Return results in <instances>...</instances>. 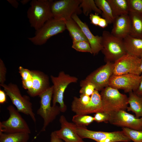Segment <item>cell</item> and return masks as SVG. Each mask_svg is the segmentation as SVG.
I'll return each instance as SVG.
<instances>
[{
  "mask_svg": "<svg viewBox=\"0 0 142 142\" xmlns=\"http://www.w3.org/2000/svg\"><path fill=\"white\" fill-rule=\"evenodd\" d=\"M140 58V64L139 68V73L140 75L142 72V55Z\"/></svg>",
  "mask_w": 142,
  "mask_h": 142,
  "instance_id": "obj_42",
  "label": "cell"
},
{
  "mask_svg": "<svg viewBox=\"0 0 142 142\" xmlns=\"http://www.w3.org/2000/svg\"><path fill=\"white\" fill-rule=\"evenodd\" d=\"M7 70L3 61L0 59V85L4 84L6 81Z\"/></svg>",
  "mask_w": 142,
  "mask_h": 142,
  "instance_id": "obj_35",
  "label": "cell"
},
{
  "mask_svg": "<svg viewBox=\"0 0 142 142\" xmlns=\"http://www.w3.org/2000/svg\"><path fill=\"white\" fill-rule=\"evenodd\" d=\"M65 29V20L53 18L36 31L34 36L28 38V39L35 45H41L45 43L52 37L62 33Z\"/></svg>",
  "mask_w": 142,
  "mask_h": 142,
  "instance_id": "obj_4",
  "label": "cell"
},
{
  "mask_svg": "<svg viewBox=\"0 0 142 142\" xmlns=\"http://www.w3.org/2000/svg\"><path fill=\"white\" fill-rule=\"evenodd\" d=\"M101 18L98 14L91 13L89 14V18L91 23L96 26H98Z\"/></svg>",
  "mask_w": 142,
  "mask_h": 142,
  "instance_id": "obj_36",
  "label": "cell"
},
{
  "mask_svg": "<svg viewBox=\"0 0 142 142\" xmlns=\"http://www.w3.org/2000/svg\"><path fill=\"white\" fill-rule=\"evenodd\" d=\"M59 121L61 128L54 131L57 137L65 142H85L76 131L74 123L68 122L63 115L61 116Z\"/></svg>",
  "mask_w": 142,
  "mask_h": 142,
  "instance_id": "obj_16",
  "label": "cell"
},
{
  "mask_svg": "<svg viewBox=\"0 0 142 142\" xmlns=\"http://www.w3.org/2000/svg\"><path fill=\"white\" fill-rule=\"evenodd\" d=\"M129 12L142 15V0H128Z\"/></svg>",
  "mask_w": 142,
  "mask_h": 142,
  "instance_id": "obj_32",
  "label": "cell"
},
{
  "mask_svg": "<svg viewBox=\"0 0 142 142\" xmlns=\"http://www.w3.org/2000/svg\"><path fill=\"white\" fill-rule=\"evenodd\" d=\"M18 69L19 72L21 77L22 82L28 80L32 78L31 70L24 68L21 66L19 67Z\"/></svg>",
  "mask_w": 142,
  "mask_h": 142,
  "instance_id": "obj_34",
  "label": "cell"
},
{
  "mask_svg": "<svg viewBox=\"0 0 142 142\" xmlns=\"http://www.w3.org/2000/svg\"><path fill=\"white\" fill-rule=\"evenodd\" d=\"M103 112L109 115L120 110H126L128 107V98L118 89L108 86L100 94Z\"/></svg>",
  "mask_w": 142,
  "mask_h": 142,
  "instance_id": "obj_2",
  "label": "cell"
},
{
  "mask_svg": "<svg viewBox=\"0 0 142 142\" xmlns=\"http://www.w3.org/2000/svg\"><path fill=\"white\" fill-rule=\"evenodd\" d=\"M30 0H22L20 2L23 5H25L27 4Z\"/></svg>",
  "mask_w": 142,
  "mask_h": 142,
  "instance_id": "obj_43",
  "label": "cell"
},
{
  "mask_svg": "<svg viewBox=\"0 0 142 142\" xmlns=\"http://www.w3.org/2000/svg\"><path fill=\"white\" fill-rule=\"evenodd\" d=\"M123 40L127 53L140 58L142 55V39L128 35Z\"/></svg>",
  "mask_w": 142,
  "mask_h": 142,
  "instance_id": "obj_20",
  "label": "cell"
},
{
  "mask_svg": "<svg viewBox=\"0 0 142 142\" xmlns=\"http://www.w3.org/2000/svg\"><path fill=\"white\" fill-rule=\"evenodd\" d=\"M50 142H63L62 139L57 137L54 131L52 132L50 135Z\"/></svg>",
  "mask_w": 142,
  "mask_h": 142,
  "instance_id": "obj_38",
  "label": "cell"
},
{
  "mask_svg": "<svg viewBox=\"0 0 142 142\" xmlns=\"http://www.w3.org/2000/svg\"><path fill=\"white\" fill-rule=\"evenodd\" d=\"M128 15L131 24L129 35L142 39V15L131 12Z\"/></svg>",
  "mask_w": 142,
  "mask_h": 142,
  "instance_id": "obj_22",
  "label": "cell"
},
{
  "mask_svg": "<svg viewBox=\"0 0 142 142\" xmlns=\"http://www.w3.org/2000/svg\"><path fill=\"white\" fill-rule=\"evenodd\" d=\"M95 3L102 12V15L109 24L113 23L115 17L107 0H95Z\"/></svg>",
  "mask_w": 142,
  "mask_h": 142,
  "instance_id": "obj_25",
  "label": "cell"
},
{
  "mask_svg": "<svg viewBox=\"0 0 142 142\" xmlns=\"http://www.w3.org/2000/svg\"><path fill=\"white\" fill-rule=\"evenodd\" d=\"M53 92L52 86L39 96L40 98V106L37 113L42 118L44 121L43 127L39 133L45 131L49 124L61 112L59 106L51 105Z\"/></svg>",
  "mask_w": 142,
  "mask_h": 142,
  "instance_id": "obj_7",
  "label": "cell"
},
{
  "mask_svg": "<svg viewBox=\"0 0 142 142\" xmlns=\"http://www.w3.org/2000/svg\"><path fill=\"white\" fill-rule=\"evenodd\" d=\"M73 122L77 126L86 127L94 121V117L87 115L76 114L72 119Z\"/></svg>",
  "mask_w": 142,
  "mask_h": 142,
  "instance_id": "obj_28",
  "label": "cell"
},
{
  "mask_svg": "<svg viewBox=\"0 0 142 142\" xmlns=\"http://www.w3.org/2000/svg\"><path fill=\"white\" fill-rule=\"evenodd\" d=\"M140 76L141 80L140 84L138 89L134 92L138 95L142 96V72Z\"/></svg>",
  "mask_w": 142,
  "mask_h": 142,
  "instance_id": "obj_40",
  "label": "cell"
},
{
  "mask_svg": "<svg viewBox=\"0 0 142 142\" xmlns=\"http://www.w3.org/2000/svg\"><path fill=\"white\" fill-rule=\"evenodd\" d=\"M0 86L3 88L7 95L10 98L18 111L29 115L36 123L35 115L29 97L25 95L22 96L18 87L16 84L10 83L6 85L4 84Z\"/></svg>",
  "mask_w": 142,
  "mask_h": 142,
  "instance_id": "obj_5",
  "label": "cell"
},
{
  "mask_svg": "<svg viewBox=\"0 0 142 142\" xmlns=\"http://www.w3.org/2000/svg\"><path fill=\"white\" fill-rule=\"evenodd\" d=\"M81 88L79 93L81 94H85L91 96L95 90V87L92 83L85 79L80 82Z\"/></svg>",
  "mask_w": 142,
  "mask_h": 142,
  "instance_id": "obj_30",
  "label": "cell"
},
{
  "mask_svg": "<svg viewBox=\"0 0 142 142\" xmlns=\"http://www.w3.org/2000/svg\"><path fill=\"white\" fill-rule=\"evenodd\" d=\"M81 1V0L53 1L51 10L53 18L66 21L71 19L73 14H81L82 11L79 5Z\"/></svg>",
  "mask_w": 142,
  "mask_h": 142,
  "instance_id": "obj_10",
  "label": "cell"
},
{
  "mask_svg": "<svg viewBox=\"0 0 142 142\" xmlns=\"http://www.w3.org/2000/svg\"><path fill=\"white\" fill-rule=\"evenodd\" d=\"M9 117L7 120L0 122V131L6 133H26L31 130L26 121L16 109L10 105L7 108Z\"/></svg>",
  "mask_w": 142,
  "mask_h": 142,
  "instance_id": "obj_9",
  "label": "cell"
},
{
  "mask_svg": "<svg viewBox=\"0 0 142 142\" xmlns=\"http://www.w3.org/2000/svg\"><path fill=\"white\" fill-rule=\"evenodd\" d=\"M72 18L80 27L88 40L92 49V54L94 55L98 54L103 48L102 36L93 34L88 25L83 22L77 14H73Z\"/></svg>",
  "mask_w": 142,
  "mask_h": 142,
  "instance_id": "obj_17",
  "label": "cell"
},
{
  "mask_svg": "<svg viewBox=\"0 0 142 142\" xmlns=\"http://www.w3.org/2000/svg\"><path fill=\"white\" fill-rule=\"evenodd\" d=\"M66 29L69 32L73 41L88 42L80 27L72 18L65 21Z\"/></svg>",
  "mask_w": 142,
  "mask_h": 142,
  "instance_id": "obj_23",
  "label": "cell"
},
{
  "mask_svg": "<svg viewBox=\"0 0 142 142\" xmlns=\"http://www.w3.org/2000/svg\"><path fill=\"white\" fill-rule=\"evenodd\" d=\"M113 23V27L110 32L113 35L123 39L129 35L131 24L128 14L116 17Z\"/></svg>",
  "mask_w": 142,
  "mask_h": 142,
  "instance_id": "obj_19",
  "label": "cell"
},
{
  "mask_svg": "<svg viewBox=\"0 0 142 142\" xmlns=\"http://www.w3.org/2000/svg\"><path fill=\"white\" fill-rule=\"evenodd\" d=\"M50 78L53 84L52 106H55L57 103H58L61 112H64L67 110L63 100L65 90L69 84L77 83L78 79L76 77L70 76L62 71L59 73L57 77L51 75Z\"/></svg>",
  "mask_w": 142,
  "mask_h": 142,
  "instance_id": "obj_6",
  "label": "cell"
},
{
  "mask_svg": "<svg viewBox=\"0 0 142 142\" xmlns=\"http://www.w3.org/2000/svg\"><path fill=\"white\" fill-rule=\"evenodd\" d=\"M75 130L82 139H90L97 142H128L131 141L122 130L111 132L96 131L76 125Z\"/></svg>",
  "mask_w": 142,
  "mask_h": 142,
  "instance_id": "obj_8",
  "label": "cell"
},
{
  "mask_svg": "<svg viewBox=\"0 0 142 142\" xmlns=\"http://www.w3.org/2000/svg\"><path fill=\"white\" fill-rule=\"evenodd\" d=\"M122 130L134 142H142V130H138L126 127H122Z\"/></svg>",
  "mask_w": 142,
  "mask_h": 142,
  "instance_id": "obj_29",
  "label": "cell"
},
{
  "mask_svg": "<svg viewBox=\"0 0 142 142\" xmlns=\"http://www.w3.org/2000/svg\"><path fill=\"white\" fill-rule=\"evenodd\" d=\"M109 122L113 125L131 129L142 130V117L137 118L124 110H120L110 115Z\"/></svg>",
  "mask_w": 142,
  "mask_h": 142,
  "instance_id": "obj_14",
  "label": "cell"
},
{
  "mask_svg": "<svg viewBox=\"0 0 142 142\" xmlns=\"http://www.w3.org/2000/svg\"><path fill=\"white\" fill-rule=\"evenodd\" d=\"M71 107L72 111L76 114L87 115L103 111L101 95L97 90L90 96V101L87 105H82L73 100Z\"/></svg>",
  "mask_w": 142,
  "mask_h": 142,
  "instance_id": "obj_15",
  "label": "cell"
},
{
  "mask_svg": "<svg viewBox=\"0 0 142 142\" xmlns=\"http://www.w3.org/2000/svg\"><path fill=\"white\" fill-rule=\"evenodd\" d=\"M102 37L103 48L101 51L105 61L114 62L127 53L123 39L113 35L107 31H103Z\"/></svg>",
  "mask_w": 142,
  "mask_h": 142,
  "instance_id": "obj_3",
  "label": "cell"
},
{
  "mask_svg": "<svg viewBox=\"0 0 142 142\" xmlns=\"http://www.w3.org/2000/svg\"><path fill=\"white\" fill-rule=\"evenodd\" d=\"M6 94L5 91L0 89V103L3 104L7 100Z\"/></svg>",
  "mask_w": 142,
  "mask_h": 142,
  "instance_id": "obj_37",
  "label": "cell"
},
{
  "mask_svg": "<svg viewBox=\"0 0 142 142\" xmlns=\"http://www.w3.org/2000/svg\"><path fill=\"white\" fill-rule=\"evenodd\" d=\"M129 106L127 108V111L134 113L137 118L142 117V96L138 95L133 91L129 92Z\"/></svg>",
  "mask_w": 142,
  "mask_h": 142,
  "instance_id": "obj_21",
  "label": "cell"
},
{
  "mask_svg": "<svg viewBox=\"0 0 142 142\" xmlns=\"http://www.w3.org/2000/svg\"><path fill=\"white\" fill-rule=\"evenodd\" d=\"M72 48L77 51L88 52L92 54L89 42L87 41H73Z\"/></svg>",
  "mask_w": 142,
  "mask_h": 142,
  "instance_id": "obj_31",
  "label": "cell"
},
{
  "mask_svg": "<svg viewBox=\"0 0 142 142\" xmlns=\"http://www.w3.org/2000/svg\"><path fill=\"white\" fill-rule=\"evenodd\" d=\"M110 5L113 15L115 17L128 14L129 11L128 0H107Z\"/></svg>",
  "mask_w": 142,
  "mask_h": 142,
  "instance_id": "obj_24",
  "label": "cell"
},
{
  "mask_svg": "<svg viewBox=\"0 0 142 142\" xmlns=\"http://www.w3.org/2000/svg\"><path fill=\"white\" fill-rule=\"evenodd\" d=\"M31 71L32 85L27 92L30 96L34 97L39 96L50 87L49 78L47 75L39 70H32Z\"/></svg>",
  "mask_w": 142,
  "mask_h": 142,
  "instance_id": "obj_18",
  "label": "cell"
},
{
  "mask_svg": "<svg viewBox=\"0 0 142 142\" xmlns=\"http://www.w3.org/2000/svg\"><path fill=\"white\" fill-rule=\"evenodd\" d=\"M29 134L26 133H6L0 131V142H28Z\"/></svg>",
  "mask_w": 142,
  "mask_h": 142,
  "instance_id": "obj_26",
  "label": "cell"
},
{
  "mask_svg": "<svg viewBox=\"0 0 142 142\" xmlns=\"http://www.w3.org/2000/svg\"><path fill=\"white\" fill-rule=\"evenodd\" d=\"M113 70L114 62H107L90 74L85 79L93 84L96 90L101 91L108 86Z\"/></svg>",
  "mask_w": 142,
  "mask_h": 142,
  "instance_id": "obj_12",
  "label": "cell"
},
{
  "mask_svg": "<svg viewBox=\"0 0 142 142\" xmlns=\"http://www.w3.org/2000/svg\"><path fill=\"white\" fill-rule=\"evenodd\" d=\"M110 115L103 111L95 113L94 117V121L98 123L109 122Z\"/></svg>",
  "mask_w": 142,
  "mask_h": 142,
  "instance_id": "obj_33",
  "label": "cell"
},
{
  "mask_svg": "<svg viewBox=\"0 0 142 142\" xmlns=\"http://www.w3.org/2000/svg\"><path fill=\"white\" fill-rule=\"evenodd\" d=\"M141 80V76L128 73L120 75H113L110 77L108 86L117 89L123 90L125 93L135 92L138 89Z\"/></svg>",
  "mask_w": 142,
  "mask_h": 142,
  "instance_id": "obj_11",
  "label": "cell"
},
{
  "mask_svg": "<svg viewBox=\"0 0 142 142\" xmlns=\"http://www.w3.org/2000/svg\"><path fill=\"white\" fill-rule=\"evenodd\" d=\"M108 24L107 21L105 19L101 18L98 26L102 28H104L107 26Z\"/></svg>",
  "mask_w": 142,
  "mask_h": 142,
  "instance_id": "obj_39",
  "label": "cell"
},
{
  "mask_svg": "<svg viewBox=\"0 0 142 142\" xmlns=\"http://www.w3.org/2000/svg\"><path fill=\"white\" fill-rule=\"evenodd\" d=\"M140 64L139 58L126 53L114 62L113 75L131 73L140 75Z\"/></svg>",
  "mask_w": 142,
  "mask_h": 142,
  "instance_id": "obj_13",
  "label": "cell"
},
{
  "mask_svg": "<svg viewBox=\"0 0 142 142\" xmlns=\"http://www.w3.org/2000/svg\"><path fill=\"white\" fill-rule=\"evenodd\" d=\"M79 7L82 9V12L86 16H88L93 11L95 13L102 14V11L97 6L94 0H81Z\"/></svg>",
  "mask_w": 142,
  "mask_h": 142,
  "instance_id": "obj_27",
  "label": "cell"
},
{
  "mask_svg": "<svg viewBox=\"0 0 142 142\" xmlns=\"http://www.w3.org/2000/svg\"><path fill=\"white\" fill-rule=\"evenodd\" d=\"M7 1L14 8H18L19 3L16 0H7Z\"/></svg>",
  "mask_w": 142,
  "mask_h": 142,
  "instance_id": "obj_41",
  "label": "cell"
},
{
  "mask_svg": "<svg viewBox=\"0 0 142 142\" xmlns=\"http://www.w3.org/2000/svg\"><path fill=\"white\" fill-rule=\"evenodd\" d=\"M53 0H32L27 12L31 26L37 31L53 18L51 10Z\"/></svg>",
  "mask_w": 142,
  "mask_h": 142,
  "instance_id": "obj_1",
  "label": "cell"
}]
</instances>
